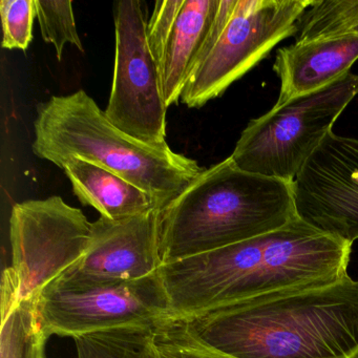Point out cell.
I'll return each instance as SVG.
<instances>
[{"label": "cell", "mask_w": 358, "mask_h": 358, "mask_svg": "<svg viewBox=\"0 0 358 358\" xmlns=\"http://www.w3.org/2000/svg\"><path fill=\"white\" fill-rule=\"evenodd\" d=\"M60 169L81 204L93 207L100 217L120 221L158 211L144 190L99 165L73 157Z\"/></svg>", "instance_id": "5bb4252c"}, {"label": "cell", "mask_w": 358, "mask_h": 358, "mask_svg": "<svg viewBox=\"0 0 358 358\" xmlns=\"http://www.w3.org/2000/svg\"><path fill=\"white\" fill-rule=\"evenodd\" d=\"M114 77L106 116L121 131L148 144L166 142V113L160 73L150 51L139 0L115 6Z\"/></svg>", "instance_id": "9c48e42d"}, {"label": "cell", "mask_w": 358, "mask_h": 358, "mask_svg": "<svg viewBox=\"0 0 358 358\" xmlns=\"http://www.w3.org/2000/svg\"><path fill=\"white\" fill-rule=\"evenodd\" d=\"M35 3L41 36L45 43L54 45L58 60H62L64 47L68 43L83 53L85 48L77 31L72 1L35 0Z\"/></svg>", "instance_id": "d6986e66"}, {"label": "cell", "mask_w": 358, "mask_h": 358, "mask_svg": "<svg viewBox=\"0 0 358 358\" xmlns=\"http://www.w3.org/2000/svg\"><path fill=\"white\" fill-rule=\"evenodd\" d=\"M196 334L238 358H355L358 280L291 289L190 318Z\"/></svg>", "instance_id": "7a4b0ae2"}, {"label": "cell", "mask_w": 358, "mask_h": 358, "mask_svg": "<svg viewBox=\"0 0 358 358\" xmlns=\"http://www.w3.org/2000/svg\"><path fill=\"white\" fill-rule=\"evenodd\" d=\"M162 267L159 211L114 221L93 222L91 244L75 266L80 273L112 280H137L156 275Z\"/></svg>", "instance_id": "7c38bea8"}, {"label": "cell", "mask_w": 358, "mask_h": 358, "mask_svg": "<svg viewBox=\"0 0 358 358\" xmlns=\"http://www.w3.org/2000/svg\"><path fill=\"white\" fill-rule=\"evenodd\" d=\"M355 358H358V355H357V356H356V357H355Z\"/></svg>", "instance_id": "44dd1931"}, {"label": "cell", "mask_w": 358, "mask_h": 358, "mask_svg": "<svg viewBox=\"0 0 358 358\" xmlns=\"http://www.w3.org/2000/svg\"><path fill=\"white\" fill-rule=\"evenodd\" d=\"M358 60V34L324 37L280 49L273 64L280 80L278 106L320 91L350 73Z\"/></svg>", "instance_id": "4fadbf2b"}, {"label": "cell", "mask_w": 358, "mask_h": 358, "mask_svg": "<svg viewBox=\"0 0 358 358\" xmlns=\"http://www.w3.org/2000/svg\"><path fill=\"white\" fill-rule=\"evenodd\" d=\"M152 329L129 327L76 337L77 358H152Z\"/></svg>", "instance_id": "e0dca14e"}, {"label": "cell", "mask_w": 358, "mask_h": 358, "mask_svg": "<svg viewBox=\"0 0 358 358\" xmlns=\"http://www.w3.org/2000/svg\"><path fill=\"white\" fill-rule=\"evenodd\" d=\"M314 0H236L225 26L192 73L181 96L199 108L221 96L274 47L296 33Z\"/></svg>", "instance_id": "52a82bcc"}, {"label": "cell", "mask_w": 358, "mask_h": 358, "mask_svg": "<svg viewBox=\"0 0 358 358\" xmlns=\"http://www.w3.org/2000/svg\"><path fill=\"white\" fill-rule=\"evenodd\" d=\"M352 244L297 217L280 229L161 267L171 318L347 275Z\"/></svg>", "instance_id": "6da1fadb"}, {"label": "cell", "mask_w": 358, "mask_h": 358, "mask_svg": "<svg viewBox=\"0 0 358 358\" xmlns=\"http://www.w3.org/2000/svg\"><path fill=\"white\" fill-rule=\"evenodd\" d=\"M357 95L358 75L348 73L320 91L275 104L248 123L230 158L247 173L293 182Z\"/></svg>", "instance_id": "5b68a950"}, {"label": "cell", "mask_w": 358, "mask_h": 358, "mask_svg": "<svg viewBox=\"0 0 358 358\" xmlns=\"http://www.w3.org/2000/svg\"><path fill=\"white\" fill-rule=\"evenodd\" d=\"M93 223L62 196L16 203L10 217L12 265L18 303L38 301L43 289L83 259Z\"/></svg>", "instance_id": "ba28073f"}, {"label": "cell", "mask_w": 358, "mask_h": 358, "mask_svg": "<svg viewBox=\"0 0 358 358\" xmlns=\"http://www.w3.org/2000/svg\"><path fill=\"white\" fill-rule=\"evenodd\" d=\"M0 16L3 49L26 52L33 39V26L37 17L35 0H1Z\"/></svg>", "instance_id": "ffe728a7"}, {"label": "cell", "mask_w": 358, "mask_h": 358, "mask_svg": "<svg viewBox=\"0 0 358 358\" xmlns=\"http://www.w3.org/2000/svg\"><path fill=\"white\" fill-rule=\"evenodd\" d=\"M358 34V0H314L296 24L295 43Z\"/></svg>", "instance_id": "2e32d148"}, {"label": "cell", "mask_w": 358, "mask_h": 358, "mask_svg": "<svg viewBox=\"0 0 358 358\" xmlns=\"http://www.w3.org/2000/svg\"><path fill=\"white\" fill-rule=\"evenodd\" d=\"M297 215L353 244L358 240V139L330 131L293 181Z\"/></svg>", "instance_id": "30bf717a"}, {"label": "cell", "mask_w": 358, "mask_h": 358, "mask_svg": "<svg viewBox=\"0 0 358 358\" xmlns=\"http://www.w3.org/2000/svg\"><path fill=\"white\" fill-rule=\"evenodd\" d=\"M152 358H238L205 343L189 320L167 318L152 329Z\"/></svg>", "instance_id": "ac0fdd59"}, {"label": "cell", "mask_w": 358, "mask_h": 358, "mask_svg": "<svg viewBox=\"0 0 358 358\" xmlns=\"http://www.w3.org/2000/svg\"><path fill=\"white\" fill-rule=\"evenodd\" d=\"M48 337H76L129 327H152L171 317L160 274L137 280L80 273L74 268L48 285L37 301Z\"/></svg>", "instance_id": "8992f818"}, {"label": "cell", "mask_w": 358, "mask_h": 358, "mask_svg": "<svg viewBox=\"0 0 358 358\" xmlns=\"http://www.w3.org/2000/svg\"><path fill=\"white\" fill-rule=\"evenodd\" d=\"M45 335L37 301H24L1 320L0 358H45Z\"/></svg>", "instance_id": "9a60e30c"}, {"label": "cell", "mask_w": 358, "mask_h": 358, "mask_svg": "<svg viewBox=\"0 0 358 358\" xmlns=\"http://www.w3.org/2000/svg\"><path fill=\"white\" fill-rule=\"evenodd\" d=\"M221 0H163L148 22L150 51L160 73L167 108L181 100L206 50Z\"/></svg>", "instance_id": "8fae6325"}, {"label": "cell", "mask_w": 358, "mask_h": 358, "mask_svg": "<svg viewBox=\"0 0 358 358\" xmlns=\"http://www.w3.org/2000/svg\"><path fill=\"white\" fill-rule=\"evenodd\" d=\"M297 217L293 182L247 173L229 157L203 169L159 211L162 266L269 234Z\"/></svg>", "instance_id": "3957f363"}, {"label": "cell", "mask_w": 358, "mask_h": 358, "mask_svg": "<svg viewBox=\"0 0 358 358\" xmlns=\"http://www.w3.org/2000/svg\"><path fill=\"white\" fill-rule=\"evenodd\" d=\"M34 135L32 150L38 158L58 167L73 157L99 165L144 190L158 211L204 169L167 142L154 145L127 135L85 91L39 104Z\"/></svg>", "instance_id": "277c9868"}]
</instances>
